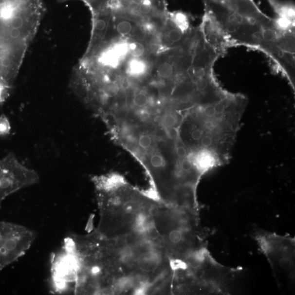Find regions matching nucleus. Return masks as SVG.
Listing matches in <instances>:
<instances>
[{"label":"nucleus","instance_id":"obj_1","mask_svg":"<svg viewBox=\"0 0 295 295\" xmlns=\"http://www.w3.org/2000/svg\"><path fill=\"white\" fill-rule=\"evenodd\" d=\"M99 209L98 234L107 239L129 234L156 236L153 207L156 199L117 173L93 176Z\"/></svg>","mask_w":295,"mask_h":295},{"label":"nucleus","instance_id":"obj_6","mask_svg":"<svg viewBox=\"0 0 295 295\" xmlns=\"http://www.w3.org/2000/svg\"><path fill=\"white\" fill-rule=\"evenodd\" d=\"M52 281L53 287L60 292L70 284L74 285L76 264L72 248L68 239L59 253L54 258L52 264Z\"/></svg>","mask_w":295,"mask_h":295},{"label":"nucleus","instance_id":"obj_11","mask_svg":"<svg viewBox=\"0 0 295 295\" xmlns=\"http://www.w3.org/2000/svg\"><path fill=\"white\" fill-rule=\"evenodd\" d=\"M173 26H171L167 31L166 37L168 41L172 45H178L184 41L186 34L177 28L173 24Z\"/></svg>","mask_w":295,"mask_h":295},{"label":"nucleus","instance_id":"obj_16","mask_svg":"<svg viewBox=\"0 0 295 295\" xmlns=\"http://www.w3.org/2000/svg\"><path fill=\"white\" fill-rule=\"evenodd\" d=\"M61 1H66V0H61ZM89 4L93 9H97L105 5L109 0H83Z\"/></svg>","mask_w":295,"mask_h":295},{"label":"nucleus","instance_id":"obj_13","mask_svg":"<svg viewBox=\"0 0 295 295\" xmlns=\"http://www.w3.org/2000/svg\"><path fill=\"white\" fill-rule=\"evenodd\" d=\"M116 30L119 35L126 37L131 33L133 25L131 22L128 20H120L116 25Z\"/></svg>","mask_w":295,"mask_h":295},{"label":"nucleus","instance_id":"obj_9","mask_svg":"<svg viewBox=\"0 0 295 295\" xmlns=\"http://www.w3.org/2000/svg\"><path fill=\"white\" fill-rule=\"evenodd\" d=\"M159 77L164 80H170L176 79V71L175 66L168 61L161 64L157 69Z\"/></svg>","mask_w":295,"mask_h":295},{"label":"nucleus","instance_id":"obj_10","mask_svg":"<svg viewBox=\"0 0 295 295\" xmlns=\"http://www.w3.org/2000/svg\"><path fill=\"white\" fill-rule=\"evenodd\" d=\"M172 23L183 33L186 34L190 28V22L188 17L181 12H174L170 15Z\"/></svg>","mask_w":295,"mask_h":295},{"label":"nucleus","instance_id":"obj_12","mask_svg":"<svg viewBox=\"0 0 295 295\" xmlns=\"http://www.w3.org/2000/svg\"><path fill=\"white\" fill-rule=\"evenodd\" d=\"M146 70V66L144 62L135 58L129 62L128 71L132 77H140Z\"/></svg>","mask_w":295,"mask_h":295},{"label":"nucleus","instance_id":"obj_15","mask_svg":"<svg viewBox=\"0 0 295 295\" xmlns=\"http://www.w3.org/2000/svg\"><path fill=\"white\" fill-rule=\"evenodd\" d=\"M11 124L5 115L0 116V137L6 136L11 131Z\"/></svg>","mask_w":295,"mask_h":295},{"label":"nucleus","instance_id":"obj_2","mask_svg":"<svg viewBox=\"0 0 295 295\" xmlns=\"http://www.w3.org/2000/svg\"><path fill=\"white\" fill-rule=\"evenodd\" d=\"M198 209L161 202L153 211L156 231L171 264H181L205 248L199 230ZM172 264V265H173Z\"/></svg>","mask_w":295,"mask_h":295},{"label":"nucleus","instance_id":"obj_3","mask_svg":"<svg viewBox=\"0 0 295 295\" xmlns=\"http://www.w3.org/2000/svg\"><path fill=\"white\" fill-rule=\"evenodd\" d=\"M256 239L270 263L279 287L292 284L295 280V239L260 232Z\"/></svg>","mask_w":295,"mask_h":295},{"label":"nucleus","instance_id":"obj_5","mask_svg":"<svg viewBox=\"0 0 295 295\" xmlns=\"http://www.w3.org/2000/svg\"><path fill=\"white\" fill-rule=\"evenodd\" d=\"M39 181L37 172L22 164L14 154H8L0 160V207L8 196Z\"/></svg>","mask_w":295,"mask_h":295},{"label":"nucleus","instance_id":"obj_8","mask_svg":"<svg viewBox=\"0 0 295 295\" xmlns=\"http://www.w3.org/2000/svg\"><path fill=\"white\" fill-rule=\"evenodd\" d=\"M122 58L112 47L102 52L98 58V61L104 66L115 68L119 65Z\"/></svg>","mask_w":295,"mask_h":295},{"label":"nucleus","instance_id":"obj_4","mask_svg":"<svg viewBox=\"0 0 295 295\" xmlns=\"http://www.w3.org/2000/svg\"><path fill=\"white\" fill-rule=\"evenodd\" d=\"M36 238L28 227L0 221V271L24 256Z\"/></svg>","mask_w":295,"mask_h":295},{"label":"nucleus","instance_id":"obj_7","mask_svg":"<svg viewBox=\"0 0 295 295\" xmlns=\"http://www.w3.org/2000/svg\"><path fill=\"white\" fill-rule=\"evenodd\" d=\"M204 41L219 55L222 56L227 49L234 46L229 36L207 13H205L200 29Z\"/></svg>","mask_w":295,"mask_h":295},{"label":"nucleus","instance_id":"obj_14","mask_svg":"<svg viewBox=\"0 0 295 295\" xmlns=\"http://www.w3.org/2000/svg\"><path fill=\"white\" fill-rule=\"evenodd\" d=\"M145 48L144 45L138 42L129 43V53L135 58L140 57L144 55Z\"/></svg>","mask_w":295,"mask_h":295}]
</instances>
